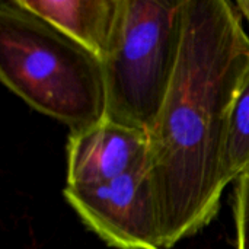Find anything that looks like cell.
<instances>
[{
    "mask_svg": "<svg viewBox=\"0 0 249 249\" xmlns=\"http://www.w3.org/2000/svg\"><path fill=\"white\" fill-rule=\"evenodd\" d=\"M241 18L228 0H184L177 67L147 134L162 249L206 228L229 185V118L249 67V36Z\"/></svg>",
    "mask_w": 249,
    "mask_h": 249,
    "instance_id": "cell-1",
    "label": "cell"
},
{
    "mask_svg": "<svg viewBox=\"0 0 249 249\" xmlns=\"http://www.w3.org/2000/svg\"><path fill=\"white\" fill-rule=\"evenodd\" d=\"M184 0H121L102 57L105 120L149 134L166 98L182 36Z\"/></svg>",
    "mask_w": 249,
    "mask_h": 249,
    "instance_id": "cell-3",
    "label": "cell"
},
{
    "mask_svg": "<svg viewBox=\"0 0 249 249\" xmlns=\"http://www.w3.org/2000/svg\"><path fill=\"white\" fill-rule=\"evenodd\" d=\"M23 7L42 18L67 36L96 54H107L121 0H19Z\"/></svg>",
    "mask_w": 249,
    "mask_h": 249,
    "instance_id": "cell-6",
    "label": "cell"
},
{
    "mask_svg": "<svg viewBox=\"0 0 249 249\" xmlns=\"http://www.w3.org/2000/svg\"><path fill=\"white\" fill-rule=\"evenodd\" d=\"M0 79L38 112L85 131L105 120L102 60L22 6L0 4Z\"/></svg>",
    "mask_w": 249,
    "mask_h": 249,
    "instance_id": "cell-2",
    "label": "cell"
},
{
    "mask_svg": "<svg viewBox=\"0 0 249 249\" xmlns=\"http://www.w3.org/2000/svg\"><path fill=\"white\" fill-rule=\"evenodd\" d=\"M249 166V67L233 102L229 118L226 147H225V175L231 184L238 179Z\"/></svg>",
    "mask_w": 249,
    "mask_h": 249,
    "instance_id": "cell-7",
    "label": "cell"
},
{
    "mask_svg": "<svg viewBox=\"0 0 249 249\" xmlns=\"http://www.w3.org/2000/svg\"><path fill=\"white\" fill-rule=\"evenodd\" d=\"M235 7L238 9L239 15L247 20V23L249 25V0H239V1H235Z\"/></svg>",
    "mask_w": 249,
    "mask_h": 249,
    "instance_id": "cell-9",
    "label": "cell"
},
{
    "mask_svg": "<svg viewBox=\"0 0 249 249\" xmlns=\"http://www.w3.org/2000/svg\"><path fill=\"white\" fill-rule=\"evenodd\" d=\"M63 196L80 220L117 249H162L147 168L109 181L66 185Z\"/></svg>",
    "mask_w": 249,
    "mask_h": 249,
    "instance_id": "cell-4",
    "label": "cell"
},
{
    "mask_svg": "<svg viewBox=\"0 0 249 249\" xmlns=\"http://www.w3.org/2000/svg\"><path fill=\"white\" fill-rule=\"evenodd\" d=\"M147 134L104 120L70 133L67 142L66 185H83L114 179L147 168Z\"/></svg>",
    "mask_w": 249,
    "mask_h": 249,
    "instance_id": "cell-5",
    "label": "cell"
},
{
    "mask_svg": "<svg viewBox=\"0 0 249 249\" xmlns=\"http://www.w3.org/2000/svg\"><path fill=\"white\" fill-rule=\"evenodd\" d=\"M236 248L249 249V166L238 178L235 194Z\"/></svg>",
    "mask_w": 249,
    "mask_h": 249,
    "instance_id": "cell-8",
    "label": "cell"
}]
</instances>
